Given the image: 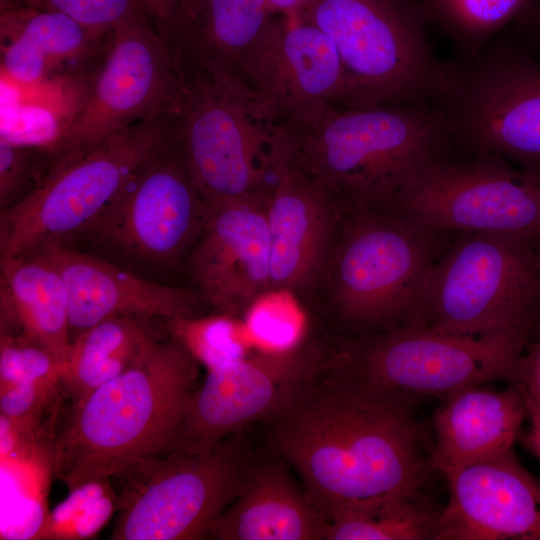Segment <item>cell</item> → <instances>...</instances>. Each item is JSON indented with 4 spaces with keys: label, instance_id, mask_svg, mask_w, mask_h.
<instances>
[{
    "label": "cell",
    "instance_id": "6da1fadb",
    "mask_svg": "<svg viewBox=\"0 0 540 540\" xmlns=\"http://www.w3.org/2000/svg\"><path fill=\"white\" fill-rule=\"evenodd\" d=\"M268 419L274 448L297 470L326 518L340 505L384 494H422L432 471L414 397L347 376L329 361Z\"/></svg>",
    "mask_w": 540,
    "mask_h": 540
},
{
    "label": "cell",
    "instance_id": "7a4b0ae2",
    "mask_svg": "<svg viewBox=\"0 0 540 540\" xmlns=\"http://www.w3.org/2000/svg\"><path fill=\"white\" fill-rule=\"evenodd\" d=\"M197 364L173 337L153 338L128 369L71 407L49 448L56 478L72 490L168 453L194 391Z\"/></svg>",
    "mask_w": 540,
    "mask_h": 540
},
{
    "label": "cell",
    "instance_id": "3957f363",
    "mask_svg": "<svg viewBox=\"0 0 540 540\" xmlns=\"http://www.w3.org/2000/svg\"><path fill=\"white\" fill-rule=\"evenodd\" d=\"M269 127L285 157L346 211L381 208L427 164L455 154L433 102L334 106L301 125Z\"/></svg>",
    "mask_w": 540,
    "mask_h": 540
},
{
    "label": "cell",
    "instance_id": "277c9868",
    "mask_svg": "<svg viewBox=\"0 0 540 540\" xmlns=\"http://www.w3.org/2000/svg\"><path fill=\"white\" fill-rule=\"evenodd\" d=\"M539 321L540 251L514 235L457 232L428 273L410 325L531 337Z\"/></svg>",
    "mask_w": 540,
    "mask_h": 540
},
{
    "label": "cell",
    "instance_id": "5b68a950",
    "mask_svg": "<svg viewBox=\"0 0 540 540\" xmlns=\"http://www.w3.org/2000/svg\"><path fill=\"white\" fill-rule=\"evenodd\" d=\"M295 19L332 42L344 71L345 107L433 102L444 91L449 63L432 50L416 0H315Z\"/></svg>",
    "mask_w": 540,
    "mask_h": 540
},
{
    "label": "cell",
    "instance_id": "8992f818",
    "mask_svg": "<svg viewBox=\"0 0 540 540\" xmlns=\"http://www.w3.org/2000/svg\"><path fill=\"white\" fill-rule=\"evenodd\" d=\"M174 137L171 110L112 134L51 168L26 198L0 211L1 257L32 256L84 235L132 178Z\"/></svg>",
    "mask_w": 540,
    "mask_h": 540
},
{
    "label": "cell",
    "instance_id": "52a82bcc",
    "mask_svg": "<svg viewBox=\"0 0 540 540\" xmlns=\"http://www.w3.org/2000/svg\"><path fill=\"white\" fill-rule=\"evenodd\" d=\"M346 214L329 259L335 309L369 333L410 325L424 281L451 234L376 209Z\"/></svg>",
    "mask_w": 540,
    "mask_h": 540
},
{
    "label": "cell",
    "instance_id": "ba28073f",
    "mask_svg": "<svg viewBox=\"0 0 540 540\" xmlns=\"http://www.w3.org/2000/svg\"><path fill=\"white\" fill-rule=\"evenodd\" d=\"M455 153L498 154L540 175V61L512 34L449 63L441 96Z\"/></svg>",
    "mask_w": 540,
    "mask_h": 540
},
{
    "label": "cell",
    "instance_id": "9c48e42d",
    "mask_svg": "<svg viewBox=\"0 0 540 540\" xmlns=\"http://www.w3.org/2000/svg\"><path fill=\"white\" fill-rule=\"evenodd\" d=\"M530 338L510 331L471 336L403 325L344 342L331 362L343 374L377 387L444 401L491 381L515 384Z\"/></svg>",
    "mask_w": 540,
    "mask_h": 540
},
{
    "label": "cell",
    "instance_id": "30bf717a",
    "mask_svg": "<svg viewBox=\"0 0 540 540\" xmlns=\"http://www.w3.org/2000/svg\"><path fill=\"white\" fill-rule=\"evenodd\" d=\"M454 156L427 164L376 210L429 231L514 235L540 251V175L498 154Z\"/></svg>",
    "mask_w": 540,
    "mask_h": 540
},
{
    "label": "cell",
    "instance_id": "8fae6325",
    "mask_svg": "<svg viewBox=\"0 0 540 540\" xmlns=\"http://www.w3.org/2000/svg\"><path fill=\"white\" fill-rule=\"evenodd\" d=\"M171 108L175 137L187 170L210 208L264 201L277 163L270 131L247 100L204 76L178 69Z\"/></svg>",
    "mask_w": 540,
    "mask_h": 540
},
{
    "label": "cell",
    "instance_id": "7c38bea8",
    "mask_svg": "<svg viewBox=\"0 0 540 540\" xmlns=\"http://www.w3.org/2000/svg\"><path fill=\"white\" fill-rule=\"evenodd\" d=\"M249 463L232 434L209 453L143 459L119 478L112 540L208 538L214 520L238 496Z\"/></svg>",
    "mask_w": 540,
    "mask_h": 540
},
{
    "label": "cell",
    "instance_id": "4fadbf2b",
    "mask_svg": "<svg viewBox=\"0 0 540 540\" xmlns=\"http://www.w3.org/2000/svg\"><path fill=\"white\" fill-rule=\"evenodd\" d=\"M178 89L173 55L148 15L121 26L108 40L90 91L46 150L53 166L79 157L129 125L171 110Z\"/></svg>",
    "mask_w": 540,
    "mask_h": 540
},
{
    "label": "cell",
    "instance_id": "5bb4252c",
    "mask_svg": "<svg viewBox=\"0 0 540 540\" xmlns=\"http://www.w3.org/2000/svg\"><path fill=\"white\" fill-rule=\"evenodd\" d=\"M209 213L174 133L84 235L129 259L170 265L194 246Z\"/></svg>",
    "mask_w": 540,
    "mask_h": 540
},
{
    "label": "cell",
    "instance_id": "9a60e30c",
    "mask_svg": "<svg viewBox=\"0 0 540 540\" xmlns=\"http://www.w3.org/2000/svg\"><path fill=\"white\" fill-rule=\"evenodd\" d=\"M254 117L268 126L319 118L345 97L344 71L330 39L316 26L275 15L241 70Z\"/></svg>",
    "mask_w": 540,
    "mask_h": 540
},
{
    "label": "cell",
    "instance_id": "2e32d148",
    "mask_svg": "<svg viewBox=\"0 0 540 540\" xmlns=\"http://www.w3.org/2000/svg\"><path fill=\"white\" fill-rule=\"evenodd\" d=\"M323 352L305 341L285 352L258 350L209 370L193 391L168 453H209L246 425L268 419L324 364Z\"/></svg>",
    "mask_w": 540,
    "mask_h": 540
},
{
    "label": "cell",
    "instance_id": "e0dca14e",
    "mask_svg": "<svg viewBox=\"0 0 540 540\" xmlns=\"http://www.w3.org/2000/svg\"><path fill=\"white\" fill-rule=\"evenodd\" d=\"M435 540H540V480L512 449L443 474Z\"/></svg>",
    "mask_w": 540,
    "mask_h": 540
},
{
    "label": "cell",
    "instance_id": "ac0fdd59",
    "mask_svg": "<svg viewBox=\"0 0 540 540\" xmlns=\"http://www.w3.org/2000/svg\"><path fill=\"white\" fill-rule=\"evenodd\" d=\"M188 270L201 298L237 317L271 286L265 202L245 200L210 208L191 248Z\"/></svg>",
    "mask_w": 540,
    "mask_h": 540
},
{
    "label": "cell",
    "instance_id": "d6986e66",
    "mask_svg": "<svg viewBox=\"0 0 540 540\" xmlns=\"http://www.w3.org/2000/svg\"><path fill=\"white\" fill-rule=\"evenodd\" d=\"M34 255L52 264L64 280L71 341L116 316L163 320L196 316L201 296L193 289L145 280L68 245H49Z\"/></svg>",
    "mask_w": 540,
    "mask_h": 540
},
{
    "label": "cell",
    "instance_id": "ffe728a7",
    "mask_svg": "<svg viewBox=\"0 0 540 540\" xmlns=\"http://www.w3.org/2000/svg\"><path fill=\"white\" fill-rule=\"evenodd\" d=\"M265 200L270 242V288L293 292L320 270L330 249L336 212L345 211L316 177L283 154Z\"/></svg>",
    "mask_w": 540,
    "mask_h": 540
},
{
    "label": "cell",
    "instance_id": "44dd1931",
    "mask_svg": "<svg viewBox=\"0 0 540 540\" xmlns=\"http://www.w3.org/2000/svg\"><path fill=\"white\" fill-rule=\"evenodd\" d=\"M275 14L266 0H178L160 32L177 68L239 93L243 64Z\"/></svg>",
    "mask_w": 540,
    "mask_h": 540
},
{
    "label": "cell",
    "instance_id": "7402d4cb",
    "mask_svg": "<svg viewBox=\"0 0 540 540\" xmlns=\"http://www.w3.org/2000/svg\"><path fill=\"white\" fill-rule=\"evenodd\" d=\"M527 417L524 390L476 385L444 400L433 416L432 466L440 474L513 448Z\"/></svg>",
    "mask_w": 540,
    "mask_h": 540
},
{
    "label": "cell",
    "instance_id": "603a6c76",
    "mask_svg": "<svg viewBox=\"0 0 540 540\" xmlns=\"http://www.w3.org/2000/svg\"><path fill=\"white\" fill-rule=\"evenodd\" d=\"M326 520L293 483L283 463L249 465L236 499L211 524L218 540H320Z\"/></svg>",
    "mask_w": 540,
    "mask_h": 540
},
{
    "label": "cell",
    "instance_id": "cb8c5ba5",
    "mask_svg": "<svg viewBox=\"0 0 540 540\" xmlns=\"http://www.w3.org/2000/svg\"><path fill=\"white\" fill-rule=\"evenodd\" d=\"M1 333L46 348L67 369L72 349L68 295L56 268L39 255L1 257Z\"/></svg>",
    "mask_w": 540,
    "mask_h": 540
},
{
    "label": "cell",
    "instance_id": "d4e9b609",
    "mask_svg": "<svg viewBox=\"0 0 540 540\" xmlns=\"http://www.w3.org/2000/svg\"><path fill=\"white\" fill-rule=\"evenodd\" d=\"M140 317L116 316L82 331L72 340L62 387L71 407L128 369L153 339Z\"/></svg>",
    "mask_w": 540,
    "mask_h": 540
},
{
    "label": "cell",
    "instance_id": "484cf974",
    "mask_svg": "<svg viewBox=\"0 0 540 540\" xmlns=\"http://www.w3.org/2000/svg\"><path fill=\"white\" fill-rule=\"evenodd\" d=\"M422 494H384L347 502L326 518V540H435L442 509Z\"/></svg>",
    "mask_w": 540,
    "mask_h": 540
},
{
    "label": "cell",
    "instance_id": "4316f807",
    "mask_svg": "<svg viewBox=\"0 0 540 540\" xmlns=\"http://www.w3.org/2000/svg\"><path fill=\"white\" fill-rule=\"evenodd\" d=\"M429 25L457 46L461 57L481 53L509 24L531 12L540 0H416Z\"/></svg>",
    "mask_w": 540,
    "mask_h": 540
},
{
    "label": "cell",
    "instance_id": "83f0119b",
    "mask_svg": "<svg viewBox=\"0 0 540 540\" xmlns=\"http://www.w3.org/2000/svg\"><path fill=\"white\" fill-rule=\"evenodd\" d=\"M1 35L18 34L42 51L55 68L105 50L109 38L96 36L66 14L1 0Z\"/></svg>",
    "mask_w": 540,
    "mask_h": 540
},
{
    "label": "cell",
    "instance_id": "f1b7e54d",
    "mask_svg": "<svg viewBox=\"0 0 540 540\" xmlns=\"http://www.w3.org/2000/svg\"><path fill=\"white\" fill-rule=\"evenodd\" d=\"M164 326L207 371L245 358L253 347L242 321L226 313L165 319Z\"/></svg>",
    "mask_w": 540,
    "mask_h": 540
},
{
    "label": "cell",
    "instance_id": "f546056e",
    "mask_svg": "<svg viewBox=\"0 0 540 540\" xmlns=\"http://www.w3.org/2000/svg\"><path fill=\"white\" fill-rule=\"evenodd\" d=\"M243 326L253 347L267 352H285L304 342L306 316L295 292L270 288L243 313Z\"/></svg>",
    "mask_w": 540,
    "mask_h": 540
},
{
    "label": "cell",
    "instance_id": "4dcf8cb0",
    "mask_svg": "<svg viewBox=\"0 0 540 540\" xmlns=\"http://www.w3.org/2000/svg\"><path fill=\"white\" fill-rule=\"evenodd\" d=\"M118 496L109 480L87 482L72 490L46 516L36 538L84 539L95 535L117 510Z\"/></svg>",
    "mask_w": 540,
    "mask_h": 540
},
{
    "label": "cell",
    "instance_id": "1f68e13d",
    "mask_svg": "<svg viewBox=\"0 0 540 540\" xmlns=\"http://www.w3.org/2000/svg\"><path fill=\"white\" fill-rule=\"evenodd\" d=\"M66 365L52 352L18 335H0V388L18 384L62 386Z\"/></svg>",
    "mask_w": 540,
    "mask_h": 540
},
{
    "label": "cell",
    "instance_id": "d6a6232c",
    "mask_svg": "<svg viewBox=\"0 0 540 540\" xmlns=\"http://www.w3.org/2000/svg\"><path fill=\"white\" fill-rule=\"evenodd\" d=\"M53 165L42 148L0 136V211L8 209L33 192Z\"/></svg>",
    "mask_w": 540,
    "mask_h": 540
},
{
    "label": "cell",
    "instance_id": "836d02e7",
    "mask_svg": "<svg viewBox=\"0 0 540 540\" xmlns=\"http://www.w3.org/2000/svg\"><path fill=\"white\" fill-rule=\"evenodd\" d=\"M37 8L62 12L101 38L147 14L141 0H44Z\"/></svg>",
    "mask_w": 540,
    "mask_h": 540
},
{
    "label": "cell",
    "instance_id": "e575fe53",
    "mask_svg": "<svg viewBox=\"0 0 540 540\" xmlns=\"http://www.w3.org/2000/svg\"><path fill=\"white\" fill-rule=\"evenodd\" d=\"M62 386L18 384L0 388V411L18 426L43 435L40 420L55 405Z\"/></svg>",
    "mask_w": 540,
    "mask_h": 540
},
{
    "label": "cell",
    "instance_id": "d590c367",
    "mask_svg": "<svg viewBox=\"0 0 540 540\" xmlns=\"http://www.w3.org/2000/svg\"><path fill=\"white\" fill-rule=\"evenodd\" d=\"M1 51L2 70L21 84H35L54 68L36 45L18 34L1 35Z\"/></svg>",
    "mask_w": 540,
    "mask_h": 540
},
{
    "label": "cell",
    "instance_id": "8d00e7d4",
    "mask_svg": "<svg viewBox=\"0 0 540 540\" xmlns=\"http://www.w3.org/2000/svg\"><path fill=\"white\" fill-rule=\"evenodd\" d=\"M518 366L515 385L520 386L528 400L540 407V321L535 326L532 336Z\"/></svg>",
    "mask_w": 540,
    "mask_h": 540
},
{
    "label": "cell",
    "instance_id": "74e56055",
    "mask_svg": "<svg viewBox=\"0 0 540 540\" xmlns=\"http://www.w3.org/2000/svg\"><path fill=\"white\" fill-rule=\"evenodd\" d=\"M511 34L534 54L540 53V2L514 24Z\"/></svg>",
    "mask_w": 540,
    "mask_h": 540
},
{
    "label": "cell",
    "instance_id": "f35d334b",
    "mask_svg": "<svg viewBox=\"0 0 540 540\" xmlns=\"http://www.w3.org/2000/svg\"><path fill=\"white\" fill-rule=\"evenodd\" d=\"M527 418L530 426L525 433H521L524 447L540 460V407L527 399Z\"/></svg>",
    "mask_w": 540,
    "mask_h": 540
},
{
    "label": "cell",
    "instance_id": "ab89813d",
    "mask_svg": "<svg viewBox=\"0 0 540 540\" xmlns=\"http://www.w3.org/2000/svg\"><path fill=\"white\" fill-rule=\"evenodd\" d=\"M148 17L161 32L170 21L178 0H141Z\"/></svg>",
    "mask_w": 540,
    "mask_h": 540
},
{
    "label": "cell",
    "instance_id": "60d3db41",
    "mask_svg": "<svg viewBox=\"0 0 540 540\" xmlns=\"http://www.w3.org/2000/svg\"><path fill=\"white\" fill-rule=\"evenodd\" d=\"M270 11L275 15L296 18L315 0H266Z\"/></svg>",
    "mask_w": 540,
    "mask_h": 540
},
{
    "label": "cell",
    "instance_id": "b9f144b4",
    "mask_svg": "<svg viewBox=\"0 0 540 540\" xmlns=\"http://www.w3.org/2000/svg\"><path fill=\"white\" fill-rule=\"evenodd\" d=\"M22 4L31 6V7H39L42 5L44 0H19Z\"/></svg>",
    "mask_w": 540,
    "mask_h": 540
}]
</instances>
